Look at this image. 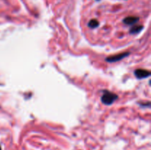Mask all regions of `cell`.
Returning <instances> with one entry per match:
<instances>
[{"label":"cell","instance_id":"obj_6","mask_svg":"<svg viewBox=\"0 0 151 150\" xmlns=\"http://www.w3.org/2000/svg\"><path fill=\"white\" fill-rule=\"evenodd\" d=\"M88 26L91 28H96L97 26H98L99 25V21L97 19H91L89 22H88Z\"/></svg>","mask_w":151,"mask_h":150},{"label":"cell","instance_id":"obj_7","mask_svg":"<svg viewBox=\"0 0 151 150\" xmlns=\"http://www.w3.org/2000/svg\"><path fill=\"white\" fill-rule=\"evenodd\" d=\"M0 150H1V147H0Z\"/></svg>","mask_w":151,"mask_h":150},{"label":"cell","instance_id":"obj_3","mask_svg":"<svg viewBox=\"0 0 151 150\" xmlns=\"http://www.w3.org/2000/svg\"><path fill=\"white\" fill-rule=\"evenodd\" d=\"M134 74H135V76L138 79H144V78L148 77L150 75V72L149 71L143 69H137L135 72H134Z\"/></svg>","mask_w":151,"mask_h":150},{"label":"cell","instance_id":"obj_1","mask_svg":"<svg viewBox=\"0 0 151 150\" xmlns=\"http://www.w3.org/2000/svg\"><path fill=\"white\" fill-rule=\"evenodd\" d=\"M118 98V96L109 91H105L101 97V101L103 104L109 105L114 102Z\"/></svg>","mask_w":151,"mask_h":150},{"label":"cell","instance_id":"obj_4","mask_svg":"<svg viewBox=\"0 0 151 150\" xmlns=\"http://www.w3.org/2000/svg\"><path fill=\"white\" fill-rule=\"evenodd\" d=\"M139 20V18L137 17V16H128L124 19L123 22L125 24L133 25L137 23Z\"/></svg>","mask_w":151,"mask_h":150},{"label":"cell","instance_id":"obj_8","mask_svg":"<svg viewBox=\"0 0 151 150\" xmlns=\"http://www.w3.org/2000/svg\"><path fill=\"white\" fill-rule=\"evenodd\" d=\"M97 1H100V0H97Z\"/></svg>","mask_w":151,"mask_h":150},{"label":"cell","instance_id":"obj_2","mask_svg":"<svg viewBox=\"0 0 151 150\" xmlns=\"http://www.w3.org/2000/svg\"><path fill=\"white\" fill-rule=\"evenodd\" d=\"M129 55V53L128 52H124V53H120V54H115V55L110 56V57H108L106 58V61L110 62V63H114V62L119 61V60H122V59L125 58V57Z\"/></svg>","mask_w":151,"mask_h":150},{"label":"cell","instance_id":"obj_5","mask_svg":"<svg viewBox=\"0 0 151 150\" xmlns=\"http://www.w3.org/2000/svg\"><path fill=\"white\" fill-rule=\"evenodd\" d=\"M143 29V26H139V25H137V26H134V27L131 28V34H137L139 33V32H141L142 29Z\"/></svg>","mask_w":151,"mask_h":150}]
</instances>
